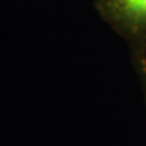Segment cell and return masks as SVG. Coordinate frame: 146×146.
Instances as JSON below:
<instances>
[{"label": "cell", "mask_w": 146, "mask_h": 146, "mask_svg": "<svg viewBox=\"0 0 146 146\" xmlns=\"http://www.w3.org/2000/svg\"><path fill=\"white\" fill-rule=\"evenodd\" d=\"M95 7L129 46L146 40V0H95Z\"/></svg>", "instance_id": "cell-1"}, {"label": "cell", "mask_w": 146, "mask_h": 146, "mask_svg": "<svg viewBox=\"0 0 146 146\" xmlns=\"http://www.w3.org/2000/svg\"><path fill=\"white\" fill-rule=\"evenodd\" d=\"M130 54H131V62H133L135 73L140 80V84L143 86V91L146 99V40L131 45Z\"/></svg>", "instance_id": "cell-2"}]
</instances>
